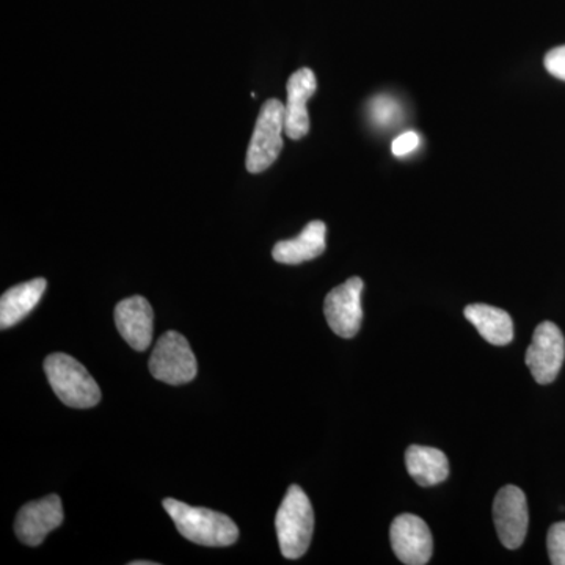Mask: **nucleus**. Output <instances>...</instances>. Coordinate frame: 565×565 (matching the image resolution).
Segmentation results:
<instances>
[{
	"mask_svg": "<svg viewBox=\"0 0 565 565\" xmlns=\"http://www.w3.org/2000/svg\"><path fill=\"white\" fill-rule=\"evenodd\" d=\"M278 544L286 559H299L307 553L315 531L313 505L299 486H291L275 516Z\"/></svg>",
	"mask_w": 565,
	"mask_h": 565,
	"instance_id": "obj_2",
	"label": "nucleus"
},
{
	"mask_svg": "<svg viewBox=\"0 0 565 565\" xmlns=\"http://www.w3.org/2000/svg\"><path fill=\"white\" fill-rule=\"evenodd\" d=\"M545 68L552 76L565 81V46L555 47L545 55Z\"/></svg>",
	"mask_w": 565,
	"mask_h": 565,
	"instance_id": "obj_19",
	"label": "nucleus"
},
{
	"mask_svg": "<svg viewBox=\"0 0 565 565\" xmlns=\"http://www.w3.org/2000/svg\"><path fill=\"white\" fill-rule=\"evenodd\" d=\"M546 546L552 564L565 565V522L556 523L550 527L546 535Z\"/></svg>",
	"mask_w": 565,
	"mask_h": 565,
	"instance_id": "obj_18",
	"label": "nucleus"
},
{
	"mask_svg": "<svg viewBox=\"0 0 565 565\" xmlns=\"http://www.w3.org/2000/svg\"><path fill=\"white\" fill-rule=\"evenodd\" d=\"M115 323L122 340L134 351H147L152 343L154 330V313L150 302L145 297L132 296L121 300L115 308Z\"/></svg>",
	"mask_w": 565,
	"mask_h": 565,
	"instance_id": "obj_11",
	"label": "nucleus"
},
{
	"mask_svg": "<svg viewBox=\"0 0 565 565\" xmlns=\"http://www.w3.org/2000/svg\"><path fill=\"white\" fill-rule=\"evenodd\" d=\"M493 520L501 544L516 550L525 542L530 514L525 493L515 486H505L493 501Z\"/></svg>",
	"mask_w": 565,
	"mask_h": 565,
	"instance_id": "obj_7",
	"label": "nucleus"
},
{
	"mask_svg": "<svg viewBox=\"0 0 565 565\" xmlns=\"http://www.w3.org/2000/svg\"><path fill=\"white\" fill-rule=\"evenodd\" d=\"M399 115V106H397V103L390 98V96H377V98H374L373 103H371V117H373L375 125H393V122L397 121Z\"/></svg>",
	"mask_w": 565,
	"mask_h": 565,
	"instance_id": "obj_17",
	"label": "nucleus"
},
{
	"mask_svg": "<svg viewBox=\"0 0 565 565\" xmlns=\"http://www.w3.org/2000/svg\"><path fill=\"white\" fill-rule=\"evenodd\" d=\"M326 223L315 221L305 226L303 232L294 239L275 244L273 256L281 264H302L318 258L326 252Z\"/></svg>",
	"mask_w": 565,
	"mask_h": 565,
	"instance_id": "obj_13",
	"label": "nucleus"
},
{
	"mask_svg": "<svg viewBox=\"0 0 565 565\" xmlns=\"http://www.w3.org/2000/svg\"><path fill=\"white\" fill-rule=\"evenodd\" d=\"M285 131V104L278 99H269L263 104L253 131L247 151V167L250 173H262L269 169L282 150Z\"/></svg>",
	"mask_w": 565,
	"mask_h": 565,
	"instance_id": "obj_4",
	"label": "nucleus"
},
{
	"mask_svg": "<svg viewBox=\"0 0 565 565\" xmlns=\"http://www.w3.org/2000/svg\"><path fill=\"white\" fill-rule=\"evenodd\" d=\"M316 76L310 68L296 71L288 81V102L285 104V134L300 140L310 132L307 103L316 92Z\"/></svg>",
	"mask_w": 565,
	"mask_h": 565,
	"instance_id": "obj_12",
	"label": "nucleus"
},
{
	"mask_svg": "<svg viewBox=\"0 0 565 565\" xmlns=\"http://www.w3.org/2000/svg\"><path fill=\"white\" fill-rule=\"evenodd\" d=\"M565 359V340L559 327L542 322L534 330L533 341L526 351V366L535 382L548 385L556 381Z\"/></svg>",
	"mask_w": 565,
	"mask_h": 565,
	"instance_id": "obj_6",
	"label": "nucleus"
},
{
	"mask_svg": "<svg viewBox=\"0 0 565 565\" xmlns=\"http://www.w3.org/2000/svg\"><path fill=\"white\" fill-rule=\"evenodd\" d=\"M63 523V505L61 497L50 494L43 500L32 501L18 512L14 531L22 544L39 546L51 531L57 530Z\"/></svg>",
	"mask_w": 565,
	"mask_h": 565,
	"instance_id": "obj_10",
	"label": "nucleus"
},
{
	"mask_svg": "<svg viewBox=\"0 0 565 565\" xmlns=\"http://www.w3.org/2000/svg\"><path fill=\"white\" fill-rule=\"evenodd\" d=\"M465 318L473 323L487 343L505 345L514 340V322L501 308L484 303L468 305L465 308Z\"/></svg>",
	"mask_w": 565,
	"mask_h": 565,
	"instance_id": "obj_16",
	"label": "nucleus"
},
{
	"mask_svg": "<svg viewBox=\"0 0 565 565\" xmlns=\"http://www.w3.org/2000/svg\"><path fill=\"white\" fill-rule=\"evenodd\" d=\"M390 539L394 555L407 565L429 563L434 552L433 534L423 519L414 514H403L394 519Z\"/></svg>",
	"mask_w": 565,
	"mask_h": 565,
	"instance_id": "obj_9",
	"label": "nucleus"
},
{
	"mask_svg": "<svg viewBox=\"0 0 565 565\" xmlns=\"http://www.w3.org/2000/svg\"><path fill=\"white\" fill-rule=\"evenodd\" d=\"M152 377L169 385H184L196 377V359L189 341L178 332H167L159 338L151 353Z\"/></svg>",
	"mask_w": 565,
	"mask_h": 565,
	"instance_id": "obj_5",
	"label": "nucleus"
},
{
	"mask_svg": "<svg viewBox=\"0 0 565 565\" xmlns=\"http://www.w3.org/2000/svg\"><path fill=\"white\" fill-rule=\"evenodd\" d=\"M162 504L182 537L193 544L230 546L239 537V527L228 515L206 508H192L172 498H167Z\"/></svg>",
	"mask_w": 565,
	"mask_h": 565,
	"instance_id": "obj_1",
	"label": "nucleus"
},
{
	"mask_svg": "<svg viewBox=\"0 0 565 565\" xmlns=\"http://www.w3.org/2000/svg\"><path fill=\"white\" fill-rule=\"evenodd\" d=\"M131 565H156V563H148V561H134Z\"/></svg>",
	"mask_w": 565,
	"mask_h": 565,
	"instance_id": "obj_21",
	"label": "nucleus"
},
{
	"mask_svg": "<svg viewBox=\"0 0 565 565\" xmlns=\"http://www.w3.org/2000/svg\"><path fill=\"white\" fill-rule=\"evenodd\" d=\"M47 281L44 278L21 282L3 292L0 299V327L10 329L21 322L33 308L39 305L41 297L46 291Z\"/></svg>",
	"mask_w": 565,
	"mask_h": 565,
	"instance_id": "obj_14",
	"label": "nucleus"
},
{
	"mask_svg": "<svg viewBox=\"0 0 565 565\" xmlns=\"http://www.w3.org/2000/svg\"><path fill=\"white\" fill-rule=\"evenodd\" d=\"M44 373L58 399L68 407L92 408L102 401V390L95 379L66 353H51L44 360Z\"/></svg>",
	"mask_w": 565,
	"mask_h": 565,
	"instance_id": "obj_3",
	"label": "nucleus"
},
{
	"mask_svg": "<svg viewBox=\"0 0 565 565\" xmlns=\"http://www.w3.org/2000/svg\"><path fill=\"white\" fill-rule=\"evenodd\" d=\"M363 280L349 278L343 285L332 289L323 302V315L333 333L341 338H353L362 327Z\"/></svg>",
	"mask_w": 565,
	"mask_h": 565,
	"instance_id": "obj_8",
	"label": "nucleus"
},
{
	"mask_svg": "<svg viewBox=\"0 0 565 565\" xmlns=\"http://www.w3.org/2000/svg\"><path fill=\"white\" fill-rule=\"evenodd\" d=\"M419 145L418 134L411 131L404 132L403 136L397 137L396 140L393 141V154L401 158V156L408 154V152L415 151Z\"/></svg>",
	"mask_w": 565,
	"mask_h": 565,
	"instance_id": "obj_20",
	"label": "nucleus"
},
{
	"mask_svg": "<svg viewBox=\"0 0 565 565\" xmlns=\"http://www.w3.org/2000/svg\"><path fill=\"white\" fill-rule=\"evenodd\" d=\"M405 465L408 475L422 487L441 484L449 476L448 457L440 449L429 446H411L405 452Z\"/></svg>",
	"mask_w": 565,
	"mask_h": 565,
	"instance_id": "obj_15",
	"label": "nucleus"
}]
</instances>
